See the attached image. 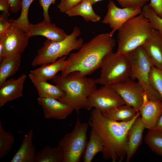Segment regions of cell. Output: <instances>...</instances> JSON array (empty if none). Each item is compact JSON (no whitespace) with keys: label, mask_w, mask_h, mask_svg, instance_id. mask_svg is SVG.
I'll return each instance as SVG.
<instances>
[{"label":"cell","mask_w":162,"mask_h":162,"mask_svg":"<svg viewBox=\"0 0 162 162\" xmlns=\"http://www.w3.org/2000/svg\"><path fill=\"white\" fill-rule=\"evenodd\" d=\"M116 44V40L110 32L97 35L83 43L78 52L69 54L60 74L64 76L75 71L86 76L91 74L100 68L102 59L113 51Z\"/></svg>","instance_id":"cell-1"},{"label":"cell","mask_w":162,"mask_h":162,"mask_svg":"<svg viewBox=\"0 0 162 162\" xmlns=\"http://www.w3.org/2000/svg\"><path fill=\"white\" fill-rule=\"evenodd\" d=\"M88 123L101 138L104 148L103 158L112 162H121L126 156V136L127 132L119 125L118 122L105 117L101 112L93 108L90 112Z\"/></svg>","instance_id":"cell-2"},{"label":"cell","mask_w":162,"mask_h":162,"mask_svg":"<svg viewBox=\"0 0 162 162\" xmlns=\"http://www.w3.org/2000/svg\"><path fill=\"white\" fill-rule=\"evenodd\" d=\"M51 81L65 93L59 101L70 106L78 113L80 109L88 110V97L96 88L94 80L75 71L64 76L57 74Z\"/></svg>","instance_id":"cell-3"},{"label":"cell","mask_w":162,"mask_h":162,"mask_svg":"<svg viewBox=\"0 0 162 162\" xmlns=\"http://www.w3.org/2000/svg\"><path fill=\"white\" fill-rule=\"evenodd\" d=\"M153 28L142 13L133 17L118 30V53L125 55L141 46Z\"/></svg>","instance_id":"cell-4"},{"label":"cell","mask_w":162,"mask_h":162,"mask_svg":"<svg viewBox=\"0 0 162 162\" xmlns=\"http://www.w3.org/2000/svg\"><path fill=\"white\" fill-rule=\"evenodd\" d=\"M81 34L80 28L75 27L71 33L61 41H54L47 39L38 50L32 65L36 67L52 63L58 58L67 56L73 50H79L83 44L82 38H77Z\"/></svg>","instance_id":"cell-5"},{"label":"cell","mask_w":162,"mask_h":162,"mask_svg":"<svg viewBox=\"0 0 162 162\" xmlns=\"http://www.w3.org/2000/svg\"><path fill=\"white\" fill-rule=\"evenodd\" d=\"M100 74L95 83L111 86L130 78L131 66L125 55L112 51L106 55L100 66Z\"/></svg>","instance_id":"cell-6"},{"label":"cell","mask_w":162,"mask_h":162,"mask_svg":"<svg viewBox=\"0 0 162 162\" xmlns=\"http://www.w3.org/2000/svg\"><path fill=\"white\" fill-rule=\"evenodd\" d=\"M131 66L130 78L137 79L144 88L148 98L150 100H162L159 94L151 86L149 81L150 73L154 66L150 58L141 46L125 55Z\"/></svg>","instance_id":"cell-7"},{"label":"cell","mask_w":162,"mask_h":162,"mask_svg":"<svg viewBox=\"0 0 162 162\" xmlns=\"http://www.w3.org/2000/svg\"><path fill=\"white\" fill-rule=\"evenodd\" d=\"M88 123L82 122L79 117L73 130L59 140L58 146L62 149L63 162H79L86 148L88 141Z\"/></svg>","instance_id":"cell-8"},{"label":"cell","mask_w":162,"mask_h":162,"mask_svg":"<svg viewBox=\"0 0 162 162\" xmlns=\"http://www.w3.org/2000/svg\"><path fill=\"white\" fill-rule=\"evenodd\" d=\"M88 110L96 108L103 113L113 108L125 104L117 92L110 86L103 85L96 88L88 97Z\"/></svg>","instance_id":"cell-9"},{"label":"cell","mask_w":162,"mask_h":162,"mask_svg":"<svg viewBox=\"0 0 162 162\" xmlns=\"http://www.w3.org/2000/svg\"><path fill=\"white\" fill-rule=\"evenodd\" d=\"M125 103L139 112L143 102L144 89L138 81L130 78L110 86Z\"/></svg>","instance_id":"cell-10"},{"label":"cell","mask_w":162,"mask_h":162,"mask_svg":"<svg viewBox=\"0 0 162 162\" xmlns=\"http://www.w3.org/2000/svg\"><path fill=\"white\" fill-rule=\"evenodd\" d=\"M9 20L11 22L10 27L4 35L0 37L4 45V58L8 56L21 55L27 46L29 38L27 32L11 19Z\"/></svg>","instance_id":"cell-11"},{"label":"cell","mask_w":162,"mask_h":162,"mask_svg":"<svg viewBox=\"0 0 162 162\" xmlns=\"http://www.w3.org/2000/svg\"><path fill=\"white\" fill-rule=\"evenodd\" d=\"M107 13L103 19V23L108 24L112 29L110 33L113 35L128 20L142 13V8H120L115 3L110 0L107 4Z\"/></svg>","instance_id":"cell-12"},{"label":"cell","mask_w":162,"mask_h":162,"mask_svg":"<svg viewBox=\"0 0 162 162\" xmlns=\"http://www.w3.org/2000/svg\"><path fill=\"white\" fill-rule=\"evenodd\" d=\"M37 100L47 118L64 119L74 110L70 106L55 98L38 97Z\"/></svg>","instance_id":"cell-13"},{"label":"cell","mask_w":162,"mask_h":162,"mask_svg":"<svg viewBox=\"0 0 162 162\" xmlns=\"http://www.w3.org/2000/svg\"><path fill=\"white\" fill-rule=\"evenodd\" d=\"M143 102L139 111L145 128L153 129L162 114V100H149L145 93Z\"/></svg>","instance_id":"cell-14"},{"label":"cell","mask_w":162,"mask_h":162,"mask_svg":"<svg viewBox=\"0 0 162 162\" xmlns=\"http://www.w3.org/2000/svg\"><path fill=\"white\" fill-rule=\"evenodd\" d=\"M30 38L34 36H42L52 41H61L68 35L63 29L55 24L44 20L37 24L30 23L27 33Z\"/></svg>","instance_id":"cell-15"},{"label":"cell","mask_w":162,"mask_h":162,"mask_svg":"<svg viewBox=\"0 0 162 162\" xmlns=\"http://www.w3.org/2000/svg\"><path fill=\"white\" fill-rule=\"evenodd\" d=\"M27 76L22 74L16 79L7 80L0 85V107L7 102L22 97Z\"/></svg>","instance_id":"cell-16"},{"label":"cell","mask_w":162,"mask_h":162,"mask_svg":"<svg viewBox=\"0 0 162 162\" xmlns=\"http://www.w3.org/2000/svg\"><path fill=\"white\" fill-rule=\"evenodd\" d=\"M145 128L140 115L127 134L125 144L126 162H130L141 145Z\"/></svg>","instance_id":"cell-17"},{"label":"cell","mask_w":162,"mask_h":162,"mask_svg":"<svg viewBox=\"0 0 162 162\" xmlns=\"http://www.w3.org/2000/svg\"><path fill=\"white\" fill-rule=\"evenodd\" d=\"M141 46L150 58L154 66L162 70V35L153 29Z\"/></svg>","instance_id":"cell-18"},{"label":"cell","mask_w":162,"mask_h":162,"mask_svg":"<svg viewBox=\"0 0 162 162\" xmlns=\"http://www.w3.org/2000/svg\"><path fill=\"white\" fill-rule=\"evenodd\" d=\"M34 132L30 130L25 135L20 147L15 153L11 162H34L35 149L33 143Z\"/></svg>","instance_id":"cell-19"},{"label":"cell","mask_w":162,"mask_h":162,"mask_svg":"<svg viewBox=\"0 0 162 162\" xmlns=\"http://www.w3.org/2000/svg\"><path fill=\"white\" fill-rule=\"evenodd\" d=\"M28 76L36 89L39 97L58 100L65 95L64 92L56 85L51 84L47 81L42 80L30 72Z\"/></svg>","instance_id":"cell-20"},{"label":"cell","mask_w":162,"mask_h":162,"mask_svg":"<svg viewBox=\"0 0 162 162\" xmlns=\"http://www.w3.org/2000/svg\"><path fill=\"white\" fill-rule=\"evenodd\" d=\"M67 58V56H64L53 63L41 65L40 67L31 70L30 72L44 80H51L64 68Z\"/></svg>","instance_id":"cell-21"},{"label":"cell","mask_w":162,"mask_h":162,"mask_svg":"<svg viewBox=\"0 0 162 162\" xmlns=\"http://www.w3.org/2000/svg\"><path fill=\"white\" fill-rule=\"evenodd\" d=\"M92 5L91 0H82L68 10L65 14L69 17L81 16L86 22H97L100 20L101 17L94 12Z\"/></svg>","instance_id":"cell-22"},{"label":"cell","mask_w":162,"mask_h":162,"mask_svg":"<svg viewBox=\"0 0 162 162\" xmlns=\"http://www.w3.org/2000/svg\"><path fill=\"white\" fill-rule=\"evenodd\" d=\"M21 55L8 56L0 62V85L15 74L20 66Z\"/></svg>","instance_id":"cell-23"},{"label":"cell","mask_w":162,"mask_h":162,"mask_svg":"<svg viewBox=\"0 0 162 162\" xmlns=\"http://www.w3.org/2000/svg\"><path fill=\"white\" fill-rule=\"evenodd\" d=\"M104 148V143L101 138L97 133L91 128L89 140L82 156L83 161L91 162L98 153L102 152Z\"/></svg>","instance_id":"cell-24"},{"label":"cell","mask_w":162,"mask_h":162,"mask_svg":"<svg viewBox=\"0 0 162 162\" xmlns=\"http://www.w3.org/2000/svg\"><path fill=\"white\" fill-rule=\"evenodd\" d=\"M138 112L130 106L125 104L102 113L108 119L119 122L130 120L134 117Z\"/></svg>","instance_id":"cell-25"},{"label":"cell","mask_w":162,"mask_h":162,"mask_svg":"<svg viewBox=\"0 0 162 162\" xmlns=\"http://www.w3.org/2000/svg\"><path fill=\"white\" fill-rule=\"evenodd\" d=\"M34 162H63L62 151L58 146H46L36 153Z\"/></svg>","instance_id":"cell-26"},{"label":"cell","mask_w":162,"mask_h":162,"mask_svg":"<svg viewBox=\"0 0 162 162\" xmlns=\"http://www.w3.org/2000/svg\"><path fill=\"white\" fill-rule=\"evenodd\" d=\"M148 130L145 136V143L153 152L162 157V132Z\"/></svg>","instance_id":"cell-27"},{"label":"cell","mask_w":162,"mask_h":162,"mask_svg":"<svg viewBox=\"0 0 162 162\" xmlns=\"http://www.w3.org/2000/svg\"><path fill=\"white\" fill-rule=\"evenodd\" d=\"M14 137L9 132L5 131L0 122V158L6 156L14 144Z\"/></svg>","instance_id":"cell-28"},{"label":"cell","mask_w":162,"mask_h":162,"mask_svg":"<svg viewBox=\"0 0 162 162\" xmlns=\"http://www.w3.org/2000/svg\"><path fill=\"white\" fill-rule=\"evenodd\" d=\"M34 0H22L21 12L19 17L15 20L10 19L22 29L28 32L30 23L28 20V11L31 4Z\"/></svg>","instance_id":"cell-29"},{"label":"cell","mask_w":162,"mask_h":162,"mask_svg":"<svg viewBox=\"0 0 162 162\" xmlns=\"http://www.w3.org/2000/svg\"><path fill=\"white\" fill-rule=\"evenodd\" d=\"M142 13L149 20L152 28L162 35V18L158 16L148 4L142 8Z\"/></svg>","instance_id":"cell-30"},{"label":"cell","mask_w":162,"mask_h":162,"mask_svg":"<svg viewBox=\"0 0 162 162\" xmlns=\"http://www.w3.org/2000/svg\"><path fill=\"white\" fill-rule=\"evenodd\" d=\"M150 84L160 95L162 100V70L153 66L149 76Z\"/></svg>","instance_id":"cell-31"},{"label":"cell","mask_w":162,"mask_h":162,"mask_svg":"<svg viewBox=\"0 0 162 162\" xmlns=\"http://www.w3.org/2000/svg\"><path fill=\"white\" fill-rule=\"evenodd\" d=\"M150 0H117L123 8H142Z\"/></svg>","instance_id":"cell-32"},{"label":"cell","mask_w":162,"mask_h":162,"mask_svg":"<svg viewBox=\"0 0 162 162\" xmlns=\"http://www.w3.org/2000/svg\"><path fill=\"white\" fill-rule=\"evenodd\" d=\"M82 0H61L57 7L60 11L65 13L70 9L80 2Z\"/></svg>","instance_id":"cell-33"},{"label":"cell","mask_w":162,"mask_h":162,"mask_svg":"<svg viewBox=\"0 0 162 162\" xmlns=\"http://www.w3.org/2000/svg\"><path fill=\"white\" fill-rule=\"evenodd\" d=\"M57 0H39V4L43 10V16L44 20L47 22H50V17L48 10L51 4H54Z\"/></svg>","instance_id":"cell-34"},{"label":"cell","mask_w":162,"mask_h":162,"mask_svg":"<svg viewBox=\"0 0 162 162\" xmlns=\"http://www.w3.org/2000/svg\"><path fill=\"white\" fill-rule=\"evenodd\" d=\"M8 16L4 12L0 15V37L4 35L11 25V22L8 19Z\"/></svg>","instance_id":"cell-35"},{"label":"cell","mask_w":162,"mask_h":162,"mask_svg":"<svg viewBox=\"0 0 162 162\" xmlns=\"http://www.w3.org/2000/svg\"><path fill=\"white\" fill-rule=\"evenodd\" d=\"M148 5L156 14L162 18V0H150Z\"/></svg>","instance_id":"cell-36"},{"label":"cell","mask_w":162,"mask_h":162,"mask_svg":"<svg viewBox=\"0 0 162 162\" xmlns=\"http://www.w3.org/2000/svg\"><path fill=\"white\" fill-rule=\"evenodd\" d=\"M140 115L139 112L132 119L127 121L118 122L120 127L127 132L132 127L137 118Z\"/></svg>","instance_id":"cell-37"},{"label":"cell","mask_w":162,"mask_h":162,"mask_svg":"<svg viewBox=\"0 0 162 162\" xmlns=\"http://www.w3.org/2000/svg\"><path fill=\"white\" fill-rule=\"evenodd\" d=\"M7 0L9 4V10L12 13H16L21 9L22 0Z\"/></svg>","instance_id":"cell-38"},{"label":"cell","mask_w":162,"mask_h":162,"mask_svg":"<svg viewBox=\"0 0 162 162\" xmlns=\"http://www.w3.org/2000/svg\"><path fill=\"white\" fill-rule=\"evenodd\" d=\"M10 5L7 0H0V10L9 16Z\"/></svg>","instance_id":"cell-39"},{"label":"cell","mask_w":162,"mask_h":162,"mask_svg":"<svg viewBox=\"0 0 162 162\" xmlns=\"http://www.w3.org/2000/svg\"><path fill=\"white\" fill-rule=\"evenodd\" d=\"M153 129L162 132V114L160 117L155 127Z\"/></svg>","instance_id":"cell-40"},{"label":"cell","mask_w":162,"mask_h":162,"mask_svg":"<svg viewBox=\"0 0 162 162\" xmlns=\"http://www.w3.org/2000/svg\"><path fill=\"white\" fill-rule=\"evenodd\" d=\"M102 0H91V2L92 4H94ZM117 1V0H116Z\"/></svg>","instance_id":"cell-41"}]
</instances>
